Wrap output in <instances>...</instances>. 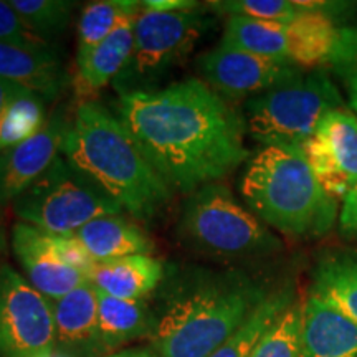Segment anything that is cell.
Returning <instances> with one entry per match:
<instances>
[{"instance_id":"cell-1","label":"cell","mask_w":357,"mask_h":357,"mask_svg":"<svg viewBox=\"0 0 357 357\" xmlns=\"http://www.w3.org/2000/svg\"><path fill=\"white\" fill-rule=\"evenodd\" d=\"M118 118L159 176L182 192L217 182L248 159L245 118L204 79L119 96Z\"/></svg>"},{"instance_id":"cell-2","label":"cell","mask_w":357,"mask_h":357,"mask_svg":"<svg viewBox=\"0 0 357 357\" xmlns=\"http://www.w3.org/2000/svg\"><path fill=\"white\" fill-rule=\"evenodd\" d=\"M266 296L265 287L238 271H177L153 311V351L159 357H208Z\"/></svg>"},{"instance_id":"cell-3","label":"cell","mask_w":357,"mask_h":357,"mask_svg":"<svg viewBox=\"0 0 357 357\" xmlns=\"http://www.w3.org/2000/svg\"><path fill=\"white\" fill-rule=\"evenodd\" d=\"M66 162L123 211L149 220L171 200V185L159 176L119 121L96 101H83L66 134Z\"/></svg>"},{"instance_id":"cell-4","label":"cell","mask_w":357,"mask_h":357,"mask_svg":"<svg viewBox=\"0 0 357 357\" xmlns=\"http://www.w3.org/2000/svg\"><path fill=\"white\" fill-rule=\"evenodd\" d=\"M240 192L250 212L268 227L296 238L329 234L337 202L311 171L301 147L266 146L248 160Z\"/></svg>"},{"instance_id":"cell-5","label":"cell","mask_w":357,"mask_h":357,"mask_svg":"<svg viewBox=\"0 0 357 357\" xmlns=\"http://www.w3.org/2000/svg\"><path fill=\"white\" fill-rule=\"evenodd\" d=\"M177 234L194 252L230 260L270 257L283 250L278 236L220 182L192 192L178 217Z\"/></svg>"},{"instance_id":"cell-6","label":"cell","mask_w":357,"mask_h":357,"mask_svg":"<svg viewBox=\"0 0 357 357\" xmlns=\"http://www.w3.org/2000/svg\"><path fill=\"white\" fill-rule=\"evenodd\" d=\"M342 108L336 83L324 70H312L250 98L243 118L248 134L263 147H301L326 114Z\"/></svg>"},{"instance_id":"cell-7","label":"cell","mask_w":357,"mask_h":357,"mask_svg":"<svg viewBox=\"0 0 357 357\" xmlns=\"http://www.w3.org/2000/svg\"><path fill=\"white\" fill-rule=\"evenodd\" d=\"M20 222L50 235H75L88 222L119 215L123 208L58 155L24 194L13 200Z\"/></svg>"},{"instance_id":"cell-8","label":"cell","mask_w":357,"mask_h":357,"mask_svg":"<svg viewBox=\"0 0 357 357\" xmlns=\"http://www.w3.org/2000/svg\"><path fill=\"white\" fill-rule=\"evenodd\" d=\"M205 29L197 8L181 12H158L142 7L134 29L132 52L113 88L119 96L136 91H153L189 56Z\"/></svg>"},{"instance_id":"cell-9","label":"cell","mask_w":357,"mask_h":357,"mask_svg":"<svg viewBox=\"0 0 357 357\" xmlns=\"http://www.w3.org/2000/svg\"><path fill=\"white\" fill-rule=\"evenodd\" d=\"M56 347L52 303L29 280L0 266V357H37Z\"/></svg>"},{"instance_id":"cell-10","label":"cell","mask_w":357,"mask_h":357,"mask_svg":"<svg viewBox=\"0 0 357 357\" xmlns=\"http://www.w3.org/2000/svg\"><path fill=\"white\" fill-rule=\"evenodd\" d=\"M321 187L339 202L357 184V118L347 109L326 114L301 146Z\"/></svg>"},{"instance_id":"cell-11","label":"cell","mask_w":357,"mask_h":357,"mask_svg":"<svg viewBox=\"0 0 357 357\" xmlns=\"http://www.w3.org/2000/svg\"><path fill=\"white\" fill-rule=\"evenodd\" d=\"M204 82L222 98L257 96L300 75L289 60L257 56L218 45L199 58Z\"/></svg>"},{"instance_id":"cell-12","label":"cell","mask_w":357,"mask_h":357,"mask_svg":"<svg viewBox=\"0 0 357 357\" xmlns=\"http://www.w3.org/2000/svg\"><path fill=\"white\" fill-rule=\"evenodd\" d=\"M68 129L65 116L55 113L35 136L0 153V204L13 202L47 172L60 155Z\"/></svg>"},{"instance_id":"cell-13","label":"cell","mask_w":357,"mask_h":357,"mask_svg":"<svg viewBox=\"0 0 357 357\" xmlns=\"http://www.w3.org/2000/svg\"><path fill=\"white\" fill-rule=\"evenodd\" d=\"M12 248L29 283L50 303L89 281L82 271L58 260L48 243V235L29 223L19 222L13 225Z\"/></svg>"},{"instance_id":"cell-14","label":"cell","mask_w":357,"mask_h":357,"mask_svg":"<svg viewBox=\"0 0 357 357\" xmlns=\"http://www.w3.org/2000/svg\"><path fill=\"white\" fill-rule=\"evenodd\" d=\"M0 79L55 100L68 83L63 63L48 45L26 47L0 42Z\"/></svg>"},{"instance_id":"cell-15","label":"cell","mask_w":357,"mask_h":357,"mask_svg":"<svg viewBox=\"0 0 357 357\" xmlns=\"http://www.w3.org/2000/svg\"><path fill=\"white\" fill-rule=\"evenodd\" d=\"M56 347L70 357H95L102 347L98 329V294L91 283L52 303Z\"/></svg>"},{"instance_id":"cell-16","label":"cell","mask_w":357,"mask_h":357,"mask_svg":"<svg viewBox=\"0 0 357 357\" xmlns=\"http://www.w3.org/2000/svg\"><path fill=\"white\" fill-rule=\"evenodd\" d=\"M303 357H357V324L310 293L303 303Z\"/></svg>"},{"instance_id":"cell-17","label":"cell","mask_w":357,"mask_h":357,"mask_svg":"<svg viewBox=\"0 0 357 357\" xmlns=\"http://www.w3.org/2000/svg\"><path fill=\"white\" fill-rule=\"evenodd\" d=\"M164 280V266L151 255H131L96 263L89 283L119 300H144Z\"/></svg>"},{"instance_id":"cell-18","label":"cell","mask_w":357,"mask_h":357,"mask_svg":"<svg viewBox=\"0 0 357 357\" xmlns=\"http://www.w3.org/2000/svg\"><path fill=\"white\" fill-rule=\"evenodd\" d=\"M339 29L323 10H300L287 25L288 60L303 71L331 63Z\"/></svg>"},{"instance_id":"cell-19","label":"cell","mask_w":357,"mask_h":357,"mask_svg":"<svg viewBox=\"0 0 357 357\" xmlns=\"http://www.w3.org/2000/svg\"><path fill=\"white\" fill-rule=\"evenodd\" d=\"M141 12L124 17L113 32L78 66L77 89L79 95L86 98L84 101H91L89 96L96 95L106 84L113 83L128 63L132 52L136 20Z\"/></svg>"},{"instance_id":"cell-20","label":"cell","mask_w":357,"mask_h":357,"mask_svg":"<svg viewBox=\"0 0 357 357\" xmlns=\"http://www.w3.org/2000/svg\"><path fill=\"white\" fill-rule=\"evenodd\" d=\"M75 236L96 263L153 252V242L141 227L121 215L98 217L83 225Z\"/></svg>"},{"instance_id":"cell-21","label":"cell","mask_w":357,"mask_h":357,"mask_svg":"<svg viewBox=\"0 0 357 357\" xmlns=\"http://www.w3.org/2000/svg\"><path fill=\"white\" fill-rule=\"evenodd\" d=\"M311 294L357 324V250L326 252L312 271Z\"/></svg>"},{"instance_id":"cell-22","label":"cell","mask_w":357,"mask_h":357,"mask_svg":"<svg viewBox=\"0 0 357 357\" xmlns=\"http://www.w3.org/2000/svg\"><path fill=\"white\" fill-rule=\"evenodd\" d=\"M98 294V329L102 351H114L134 339L147 336L153 329L154 312L146 300H119Z\"/></svg>"},{"instance_id":"cell-23","label":"cell","mask_w":357,"mask_h":357,"mask_svg":"<svg viewBox=\"0 0 357 357\" xmlns=\"http://www.w3.org/2000/svg\"><path fill=\"white\" fill-rule=\"evenodd\" d=\"M294 301L296 298L293 287H283L268 293V296L255 307L247 321L208 357H252L268 329Z\"/></svg>"},{"instance_id":"cell-24","label":"cell","mask_w":357,"mask_h":357,"mask_svg":"<svg viewBox=\"0 0 357 357\" xmlns=\"http://www.w3.org/2000/svg\"><path fill=\"white\" fill-rule=\"evenodd\" d=\"M220 45L257 56L288 60L287 25L276 22L231 15L227 20Z\"/></svg>"},{"instance_id":"cell-25","label":"cell","mask_w":357,"mask_h":357,"mask_svg":"<svg viewBox=\"0 0 357 357\" xmlns=\"http://www.w3.org/2000/svg\"><path fill=\"white\" fill-rule=\"evenodd\" d=\"M141 10L142 2L131 0H100L88 3L78 22L77 65L79 66L91 55V52L113 32L124 17Z\"/></svg>"},{"instance_id":"cell-26","label":"cell","mask_w":357,"mask_h":357,"mask_svg":"<svg viewBox=\"0 0 357 357\" xmlns=\"http://www.w3.org/2000/svg\"><path fill=\"white\" fill-rule=\"evenodd\" d=\"M45 123L43 98L17 86L0 118V153L35 136Z\"/></svg>"},{"instance_id":"cell-27","label":"cell","mask_w":357,"mask_h":357,"mask_svg":"<svg viewBox=\"0 0 357 357\" xmlns=\"http://www.w3.org/2000/svg\"><path fill=\"white\" fill-rule=\"evenodd\" d=\"M8 3L40 38L65 32L75 10V2L70 0H8Z\"/></svg>"},{"instance_id":"cell-28","label":"cell","mask_w":357,"mask_h":357,"mask_svg":"<svg viewBox=\"0 0 357 357\" xmlns=\"http://www.w3.org/2000/svg\"><path fill=\"white\" fill-rule=\"evenodd\" d=\"M301 318L303 303L296 300L268 329L252 357H303Z\"/></svg>"},{"instance_id":"cell-29","label":"cell","mask_w":357,"mask_h":357,"mask_svg":"<svg viewBox=\"0 0 357 357\" xmlns=\"http://www.w3.org/2000/svg\"><path fill=\"white\" fill-rule=\"evenodd\" d=\"M329 66L344 88L351 109L357 114V26L339 29L337 43Z\"/></svg>"},{"instance_id":"cell-30","label":"cell","mask_w":357,"mask_h":357,"mask_svg":"<svg viewBox=\"0 0 357 357\" xmlns=\"http://www.w3.org/2000/svg\"><path fill=\"white\" fill-rule=\"evenodd\" d=\"M212 8L229 13V17H245V19L276 22L288 25L300 13L294 2L287 0H227V2H212Z\"/></svg>"},{"instance_id":"cell-31","label":"cell","mask_w":357,"mask_h":357,"mask_svg":"<svg viewBox=\"0 0 357 357\" xmlns=\"http://www.w3.org/2000/svg\"><path fill=\"white\" fill-rule=\"evenodd\" d=\"M48 235V243H50L52 252L55 253V257L61 263H65L66 266L75 268V270L82 271L83 275L88 276L91 275L93 268H95L96 261L88 255V252L84 250L82 243L78 242L77 236H61V235Z\"/></svg>"},{"instance_id":"cell-32","label":"cell","mask_w":357,"mask_h":357,"mask_svg":"<svg viewBox=\"0 0 357 357\" xmlns=\"http://www.w3.org/2000/svg\"><path fill=\"white\" fill-rule=\"evenodd\" d=\"M0 42L26 45V47H42L48 45L43 38L35 35L19 17L10 3L0 0Z\"/></svg>"},{"instance_id":"cell-33","label":"cell","mask_w":357,"mask_h":357,"mask_svg":"<svg viewBox=\"0 0 357 357\" xmlns=\"http://www.w3.org/2000/svg\"><path fill=\"white\" fill-rule=\"evenodd\" d=\"M339 231L347 238H357V184L342 202L339 213Z\"/></svg>"},{"instance_id":"cell-34","label":"cell","mask_w":357,"mask_h":357,"mask_svg":"<svg viewBox=\"0 0 357 357\" xmlns=\"http://www.w3.org/2000/svg\"><path fill=\"white\" fill-rule=\"evenodd\" d=\"M142 7L158 12H181L194 10L197 8V2H192V0H146L142 2Z\"/></svg>"},{"instance_id":"cell-35","label":"cell","mask_w":357,"mask_h":357,"mask_svg":"<svg viewBox=\"0 0 357 357\" xmlns=\"http://www.w3.org/2000/svg\"><path fill=\"white\" fill-rule=\"evenodd\" d=\"M15 88H17L15 84H10V83L3 82V79H0V118H2L7 102H8V100H10L13 89Z\"/></svg>"},{"instance_id":"cell-36","label":"cell","mask_w":357,"mask_h":357,"mask_svg":"<svg viewBox=\"0 0 357 357\" xmlns=\"http://www.w3.org/2000/svg\"><path fill=\"white\" fill-rule=\"evenodd\" d=\"M106 357H159L154 351L149 349H126V351H119L114 352V354H108Z\"/></svg>"},{"instance_id":"cell-37","label":"cell","mask_w":357,"mask_h":357,"mask_svg":"<svg viewBox=\"0 0 357 357\" xmlns=\"http://www.w3.org/2000/svg\"><path fill=\"white\" fill-rule=\"evenodd\" d=\"M37 357H70L68 354H65V352H61L60 349H53V351H50V352H45V354H42V356H37Z\"/></svg>"}]
</instances>
